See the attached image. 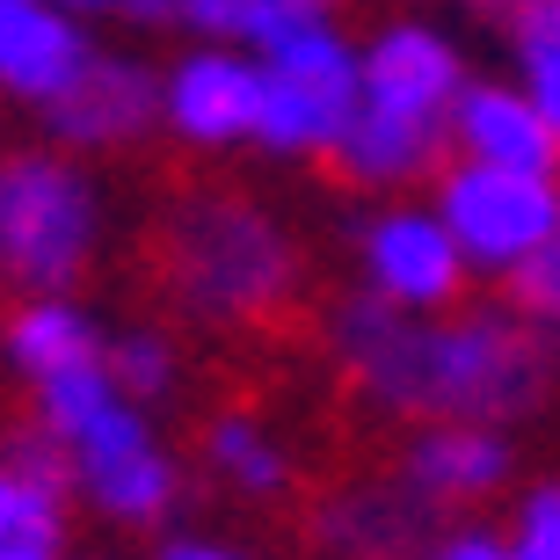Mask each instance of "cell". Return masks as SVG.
Wrapping results in <instances>:
<instances>
[{
	"label": "cell",
	"mask_w": 560,
	"mask_h": 560,
	"mask_svg": "<svg viewBox=\"0 0 560 560\" xmlns=\"http://www.w3.org/2000/svg\"><path fill=\"white\" fill-rule=\"evenodd\" d=\"M444 125H452V145L480 167H524V175H553L560 167V131L532 109L524 88L466 81Z\"/></svg>",
	"instance_id": "cell-12"
},
{
	"label": "cell",
	"mask_w": 560,
	"mask_h": 560,
	"mask_svg": "<svg viewBox=\"0 0 560 560\" xmlns=\"http://www.w3.org/2000/svg\"><path fill=\"white\" fill-rule=\"evenodd\" d=\"M510 560H560V480H546V488H532V495H524Z\"/></svg>",
	"instance_id": "cell-23"
},
{
	"label": "cell",
	"mask_w": 560,
	"mask_h": 560,
	"mask_svg": "<svg viewBox=\"0 0 560 560\" xmlns=\"http://www.w3.org/2000/svg\"><path fill=\"white\" fill-rule=\"evenodd\" d=\"M313 539L342 560H430L436 510L408 480H357L313 510Z\"/></svg>",
	"instance_id": "cell-9"
},
{
	"label": "cell",
	"mask_w": 560,
	"mask_h": 560,
	"mask_svg": "<svg viewBox=\"0 0 560 560\" xmlns=\"http://www.w3.org/2000/svg\"><path fill=\"white\" fill-rule=\"evenodd\" d=\"M44 131L59 145H73V153H109V145H131L145 139V131L161 125V73H145L139 59H109V51H95V59L81 66V81L66 88L59 103L37 109Z\"/></svg>",
	"instance_id": "cell-8"
},
{
	"label": "cell",
	"mask_w": 560,
	"mask_h": 560,
	"mask_svg": "<svg viewBox=\"0 0 560 560\" xmlns=\"http://www.w3.org/2000/svg\"><path fill=\"white\" fill-rule=\"evenodd\" d=\"M0 560H59V553H51V546H8Z\"/></svg>",
	"instance_id": "cell-30"
},
{
	"label": "cell",
	"mask_w": 560,
	"mask_h": 560,
	"mask_svg": "<svg viewBox=\"0 0 560 560\" xmlns=\"http://www.w3.org/2000/svg\"><path fill=\"white\" fill-rule=\"evenodd\" d=\"M357 255H364V291L400 306V313H444L466 291V270H474L458 255L452 226L436 211H416V205L378 211L372 226H364V241H357Z\"/></svg>",
	"instance_id": "cell-7"
},
{
	"label": "cell",
	"mask_w": 560,
	"mask_h": 560,
	"mask_svg": "<svg viewBox=\"0 0 560 560\" xmlns=\"http://www.w3.org/2000/svg\"><path fill=\"white\" fill-rule=\"evenodd\" d=\"M8 357H15L30 386L51 372H73V364H95L103 357V328L88 320L73 299H30V306L8 320Z\"/></svg>",
	"instance_id": "cell-16"
},
{
	"label": "cell",
	"mask_w": 560,
	"mask_h": 560,
	"mask_svg": "<svg viewBox=\"0 0 560 560\" xmlns=\"http://www.w3.org/2000/svg\"><path fill=\"white\" fill-rule=\"evenodd\" d=\"M205 458H211V474L226 480V488H241L248 502H270L291 488V452L255 416H241V408L205 422Z\"/></svg>",
	"instance_id": "cell-17"
},
{
	"label": "cell",
	"mask_w": 560,
	"mask_h": 560,
	"mask_svg": "<svg viewBox=\"0 0 560 560\" xmlns=\"http://www.w3.org/2000/svg\"><path fill=\"white\" fill-rule=\"evenodd\" d=\"M357 103H364V51L328 15H313L262 51V125H255V139L270 153H335Z\"/></svg>",
	"instance_id": "cell-4"
},
{
	"label": "cell",
	"mask_w": 560,
	"mask_h": 560,
	"mask_svg": "<svg viewBox=\"0 0 560 560\" xmlns=\"http://www.w3.org/2000/svg\"><path fill=\"white\" fill-rule=\"evenodd\" d=\"M161 109L189 145L255 139V125H262V59H241V51H189L161 81Z\"/></svg>",
	"instance_id": "cell-10"
},
{
	"label": "cell",
	"mask_w": 560,
	"mask_h": 560,
	"mask_svg": "<svg viewBox=\"0 0 560 560\" xmlns=\"http://www.w3.org/2000/svg\"><path fill=\"white\" fill-rule=\"evenodd\" d=\"M466 8H480V15H495V22H510V30H517V22L532 15L539 0H466Z\"/></svg>",
	"instance_id": "cell-27"
},
{
	"label": "cell",
	"mask_w": 560,
	"mask_h": 560,
	"mask_svg": "<svg viewBox=\"0 0 560 560\" xmlns=\"http://www.w3.org/2000/svg\"><path fill=\"white\" fill-rule=\"evenodd\" d=\"M328 15V0H175V22H189L211 44H255L270 51L284 30Z\"/></svg>",
	"instance_id": "cell-18"
},
{
	"label": "cell",
	"mask_w": 560,
	"mask_h": 560,
	"mask_svg": "<svg viewBox=\"0 0 560 560\" xmlns=\"http://www.w3.org/2000/svg\"><path fill=\"white\" fill-rule=\"evenodd\" d=\"M328 342L350 386L386 416L502 430V422L539 416L560 386V335L524 320L517 306L436 320V313H400L372 291H350L328 320Z\"/></svg>",
	"instance_id": "cell-1"
},
{
	"label": "cell",
	"mask_w": 560,
	"mask_h": 560,
	"mask_svg": "<svg viewBox=\"0 0 560 560\" xmlns=\"http://www.w3.org/2000/svg\"><path fill=\"white\" fill-rule=\"evenodd\" d=\"M66 458H73V480L88 488V502L117 524H161L183 495V474L161 452L153 422L139 416V400H109L103 416L66 444Z\"/></svg>",
	"instance_id": "cell-6"
},
{
	"label": "cell",
	"mask_w": 560,
	"mask_h": 560,
	"mask_svg": "<svg viewBox=\"0 0 560 560\" xmlns=\"http://www.w3.org/2000/svg\"><path fill=\"white\" fill-rule=\"evenodd\" d=\"M400 480L430 510H458V502H480L510 480V444H502V430H480V422H430L400 452Z\"/></svg>",
	"instance_id": "cell-15"
},
{
	"label": "cell",
	"mask_w": 560,
	"mask_h": 560,
	"mask_svg": "<svg viewBox=\"0 0 560 560\" xmlns=\"http://www.w3.org/2000/svg\"><path fill=\"white\" fill-rule=\"evenodd\" d=\"M103 364L125 400H167L175 394V342L161 328H125L103 342Z\"/></svg>",
	"instance_id": "cell-20"
},
{
	"label": "cell",
	"mask_w": 560,
	"mask_h": 560,
	"mask_svg": "<svg viewBox=\"0 0 560 560\" xmlns=\"http://www.w3.org/2000/svg\"><path fill=\"white\" fill-rule=\"evenodd\" d=\"M466 66H458L452 37H436L430 22H386L364 44V103L416 109V117H452Z\"/></svg>",
	"instance_id": "cell-13"
},
{
	"label": "cell",
	"mask_w": 560,
	"mask_h": 560,
	"mask_svg": "<svg viewBox=\"0 0 560 560\" xmlns=\"http://www.w3.org/2000/svg\"><path fill=\"white\" fill-rule=\"evenodd\" d=\"M452 145L444 117H416V109H386V103H357L342 139L328 161L350 175L357 189H408L436 167V153Z\"/></svg>",
	"instance_id": "cell-14"
},
{
	"label": "cell",
	"mask_w": 560,
	"mask_h": 560,
	"mask_svg": "<svg viewBox=\"0 0 560 560\" xmlns=\"http://www.w3.org/2000/svg\"><path fill=\"white\" fill-rule=\"evenodd\" d=\"M430 560H510V546L488 539V532H436Z\"/></svg>",
	"instance_id": "cell-24"
},
{
	"label": "cell",
	"mask_w": 560,
	"mask_h": 560,
	"mask_svg": "<svg viewBox=\"0 0 560 560\" xmlns=\"http://www.w3.org/2000/svg\"><path fill=\"white\" fill-rule=\"evenodd\" d=\"M436 219L452 226L458 255L474 270H517L524 255H539L560 233V183L524 175V167H444L436 175Z\"/></svg>",
	"instance_id": "cell-5"
},
{
	"label": "cell",
	"mask_w": 560,
	"mask_h": 560,
	"mask_svg": "<svg viewBox=\"0 0 560 560\" xmlns=\"http://www.w3.org/2000/svg\"><path fill=\"white\" fill-rule=\"evenodd\" d=\"M95 59L81 15H66L51 0H0V95L15 103H59Z\"/></svg>",
	"instance_id": "cell-11"
},
{
	"label": "cell",
	"mask_w": 560,
	"mask_h": 560,
	"mask_svg": "<svg viewBox=\"0 0 560 560\" xmlns=\"http://www.w3.org/2000/svg\"><path fill=\"white\" fill-rule=\"evenodd\" d=\"M51 8H66V15H117V0H51Z\"/></svg>",
	"instance_id": "cell-28"
},
{
	"label": "cell",
	"mask_w": 560,
	"mask_h": 560,
	"mask_svg": "<svg viewBox=\"0 0 560 560\" xmlns=\"http://www.w3.org/2000/svg\"><path fill=\"white\" fill-rule=\"evenodd\" d=\"M524 22H539V30H553V37H560V0H539V8H532Z\"/></svg>",
	"instance_id": "cell-29"
},
{
	"label": "cell",
	"mask_w": 560,
	"mask_h": 560,
	"mask_svg": "<svg viewBox=\"0 0 560 560\" xmlns=\"http://www.w3.org/2000/svg\"><path fill=\"white\" fill-rule=\"evenodd\" d=\"M117 15L139 22V30H167L175 22V0H117Z\"/></svg>",
	"instance_id": "cell-25"
},
{
	"label": "cell",
	"mask_w": 560,
	"mask_h": 560,
	"mask_svg": "<svg viewBox=\"0 0 560 560\" xmlns=\"http://www.w3.org/2000/svg\"><path fill=\"white\" fill-rule=\"evenodd\" d=\"M66 495L30 480L22 466H0V553L8 546H51L59 553V532H66Z\"/></svg>",
	"instance_id": "cell-19"
},
{
	"label": "cell",
	"mask_w": 560,
	"mask_h": 560,
	"mask_svg": "<svg viewBox=\"0 0 560 560\" xmlns=\"http://www.w3.org/2000/svg\"><path fill=\"white\" fill-rule=\"evenodd\" d=\"M517 51H524V95L560 131V37L539 30V22H517Z\"/></svg>",
	"instance_id": "cell-22"
},
{
	"label": "cell",
	"mask_w": 560,
	"mask_h": 560,
	"mask_svg": "<svg viewBox=\"0 0 560 560\" xmlns=\"http://www.w3.org/2000/svg\"><path fill=\"white\" fill-rule=\"evenodd\" d=\"M510 306H517L524 320H539L546 335H560V233L510 270Z\"/></svg>",
	"instance_id": "cell-21"
},
{
	"label": "cell",
	"mask_w": 560,
	"mask_h": 560,
	"mask_svg": "<svg viewBox=\"0 0 560 560\" xmlns=\"http://www.w3.org/2000/svg\"><path fill=\"white\" fill-rule=\"evenodd\" d=\"M161 560H241V553H226V546H205V539H175V546H161Z\"/></svg>",
	"instance_id": "cell-26"
},
{
	"label": "cell",
	"mask_w": 560,
	"mask_h": 560,
	"mask_svg": "<svg viewBox=\"0 0 560 560\" xmlns=\"http://www.w3.org/2000/svg\"><path fill=\"white\" fill-rule=\"evenodd\" d=\"M161 277L197 320L226 328V320H262L270 306H284L299 255L262 205L197 189L161 219Z\"/></svg>",
	"instance_id": "cell-2"
},
{
	"label": "cell",
	"mask_w": 560,
	"mask_h": 560,
	"mask_svg": "<svg viewBox=\"0 0 560 560\" xmlns=\"http://www.w3.org/2000/svg\"><path fill=\"white\" fill-rule=\"evenodd\" d=\"M103 241V197L66 153L0 161V277L37 299H59Z\"/></svg>",
	"instance_id": "cell-3"
}]
</instances>
